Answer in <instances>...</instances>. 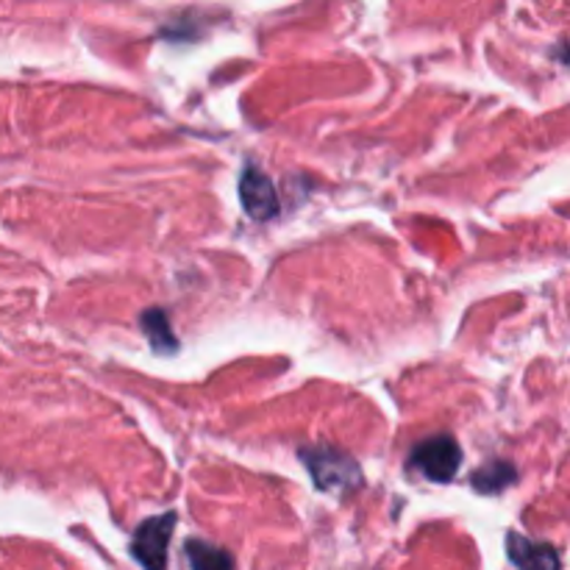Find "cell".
<instances>
[{"label": "cell", "instance_id": "5b68a950", "mask_svg": "<svg viewBox=\"0 0 570 570\" xmlns=\"http://www.w3.org/2000/svg\"><path fill=\"white\" fill-rule=\"evenodd\" d=\"M507 557L518 570H562L560 551L551 543H538L523 534H507Z\"/></svg>", "mask_w": 570, "mask_h": 570}, {"label": "cell", "instance_id": "ba28073f", "mask_svg": "<svg viewBox=\"0 0 570 570\" xmlns=\"http://www.w3.org/2000/svg\"><path fill=\"white\" fill-rule=\"evenodd\" d=\"M139 323H142V328H145V334H148L154 351H159V354H170V351L178 348L176 337H173L170 321H167V315L161 309H145L142 321Z\"/></svg>", "mask_w": 570, "mask_h": 570}, {"label": "cell", "instance_id": "7a4b0ae2", "mask_svg": "<svg viewBox=\"0 0 570 570\" xmlns=\"http://www.w3.org/2000/svg\"><path fill=\"white\" fill-rule=\"evenodd\" d=\"M462 465V449L451 434L421 440L410 454V468L429 482H451Z\"/></svg>", "mask_w": 570, "mask_h": 570}, {"label": "cell", "instance_id": "3957f363", "mask_svg": "<svg viewBox=\"0 0 570 570\" xmlns=\"http://www.w3.org/2000/svg\"><path fill=\"white\" fill-rule=\"evenodd\" d=\"M176 512L148 518L137 527L131 540V554L145 570H167V549H170L173 529H176Z\"/></svg>", "mask_w": 570, "mask_h": 570}, {"label": "cell", "instance_id": "9c48e42d", "mask_svg": "<svg viewBox=\"0 0 570 570\" xmlns=\"http://www.w3.org/2000/svg\"><path fill=\"white\" fill-rule=\"evenodd\" d=\"M560 59L566 61V65H570V39H568V42H562V48H560Z\"/></svg>", "mask_w": 570, "mask_h": 570}, {"label": "cell", "instance_id": "277c9868", "mask_svg": "<svg viewBox=\"0 0 570 570\" xmlns=\"http://www.w3.org/2000/svg\"><path fill=\"white\" fill-rule=\"evenodd\" d=\"M239 200H243V209L254 220H267V217H273L278 212L276 187L267 178V173H262L254 165L245 167L243 176H239Z\"/></svg>", "mask_w": 570, "mask_h": 570}, {"label": "cell", "instance_id": "6da1fadb", "mask_svg": "<svg viewBox=\"0 0 570 570\" xmlns=\"http://www.w3.org/2000/svg\"><path fill=\"white\" fill-rule=\"evenodd\" d=\"M301 460L309 468L312 482L323 493L351 495L354 490L362 488V471L356 465V460L345 454V451L334 449V445H309V449H301Z\"/></svg>", "mask_w": 570, "mask_h": 570}, {"label": "cell", "instance_id": "52a82bcc", "mask_svg": "<svg viewBox=\"0 0 570 570\" xmlns=\"http://www.w3.org/2000/svg\"><path fill=\"white\" fill-rule=\"evenodd\" d=\"M184 554H187L189 568L193 570H234L232 554L217 549V546L206 543V540H187L184 543Z\"/></svg>", "mask_w": 570, "mask_h": 570}, {"label": "cell", "instance_id": "8992f818", "mask_svg": "<svg viewBox=\"0 0 570 570\" xmlns=\"http://www.w3.org/2000/svg\"><path fill=\"white\" fill-rule=\"evenodd\" d=\"M515 482H518L515 465H512V462H504V460L488 462V465H482L471 476L473 488H476L479 493H484V495L501 493V490H507L510 484H515Z\"/></svg>", "mask_w": 570, "mask_h": 570}]
</instances>
